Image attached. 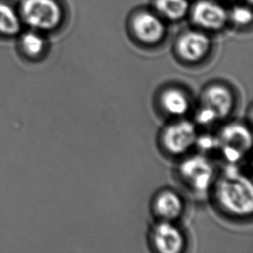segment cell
<instances>
[{"label":"cell","instance_id":"1","mask_svg":"<svg viewBox=\"0 0 253 253\" xmlns=\"http://www.w3.org/2000/svg\"><path fill=\"white\" fill-rule=\"evenodd\" d=\"M213 200L221 212L235 219H245L253 211L252 181L231 169L213 187Z\"/></svg>","mask_w":253,"mask_h":253},{"label":"cell","instance_id":"2","mask_svg":"<svg viewBox=\"0 0 253 253\" xmlns=\"http://www.w3.org/2000/svg\"><path fill=\"white\" fill-rule=\"evenodd\" d=\"M234 102L233 91L228 86L219 83L207 86L201 95L197 122L208 125L225 119L232 113Z\"/></svg>","mask_w":253,"mask_h":253},{"label":"cell","instance_id":"3","mask_svg":"<svg viewBox=\"0 0 253 253\" xmlns=\"http://www.w3.org/2000/svg\"><path fill=\"white\" fill-rule=\"evenodd\" d=\"M178 175L187 188L197 194L208 191L212 185L214 169L204 155L185 158L178 167Z\"/></svg>","mask_w":253,"mask_h":253},{"label":"cell","instance_id":"4","mask_svg":"<svg viewBox=\"0 0 253 253\" xmlns=\"http://www.w3.org/2000/svg\"><path fill=\"white\" fill-rule=\"evenodd\" d=\"M22 14L30 26L42 31L57 27L62 18V8L55 0H24Z\"/></svg>","mask_w":253,"mask_h":253},{"label":"cell","instance_id":"5","mask_svg":"<svg viewBox=\"0 0 253 253\" xmlns=\"http://www.w3.org/2000/svg\"><path fill=\"white\" fill-rule=\"evenodd\" d=\"M197 131L194 124L188 120H179L169 124L162 130L160 143L163 149L172 156L188 152L197 140Z\"/></svg>","mask_w":253,"mask_h":253},{"label":"cell","instance_id":"6","mask_svg":"<svg viewBox=\"0 0 253 253\" xmlns=\"http://www.w3.org/2000/svg\"><path fill=\"white\" fill-rule=\"evenodd\" d=\"M217 140L218 149L225 158L233 164L240 160L252 147L251 133L241 125L233 124L225 127Z\"/></svg>","mask_w":253,"mask_h":253},{"label":"cell","instance_id":"7","mask_svg":"<svg viewBox=\"0 0 253 253\" xmlns=\"http://www.w3.org/2000/svg\"><path fill=\"white\" fill-rule=\"evenodd\" d=\"M130 29L135 38L142 43L155 45L160 42L166 34V25L158 13L148 10L138 11L130 22Z\"/></svg>","mask_w":253,"mask_h":253},{"label":"cell","instance_id":"8","mask_svg":"<svg viewBox=\"0 0 253 253\" xmlns=\"http://www.w3.org/2000/svg\"><path fill=\"white\" fill-rule=\"evenodd\" d=\"M211 39L204 31H185L178 38L175 51L178 57L187 63H197L205 59L211 50Z\"/></svg>","mask_w":253,"mask_h":253},{"label":"cell","instance_id":"9","mask_svg":"<svg viewBox=\"0 0 253 253\" xmlns=\"http://www.w3.org/2000/svg\"><path fill=\"white\" fill-rule=\"evenodd\" d=\"M194 24L204 31H217L228 23V11L212 0H200L189 10Z\"/></svg>","mask_w":253,"mask_h":253},{"label":"cell","instance_id":"10","mask_svg":"<svg viewBox=\"0 0 253 253\" xmlns=\"http://www.w3.org/2000/svg\"><path fill=\"white\" fill-rule=\"evenodd\" d=\"M151 247L158 253H178L185 247V237L172 221L158 220L150 234Z\"/></svg>","mask_w":253,"mask_h":253},{"label":"cell","instance_id":"11","mask_svg":"<svg viewBox=\"0 0 253 253\" xmlns=\"http://www.w3.org/2000/svg\"><path fill=\"white\" fill-rule=\"evenodd\" d=\"M152 210L159 220L174 222L184 211V202L176 192L166 189L156 195Z\"/></svg>","mask_w":253,"mask_h":253},{"label":"cell","instance_id":"12","mask_svg":"<svg viewBox=\"0 0 253 253\" xmlns=\"http://www.w3.org/2000/svg\"><path fill=\"white\" fill-rule=\"evenodd\" d=\"M158 104L169 116L181 117L188 113L190 101L188 94L177 87H169L161 92Z\"/></svg>","mask_w":253,"mask_h":253},{"label":"cell","instance_id":"13","mask_svg":"<svg viewBox=\"0 0 253 253\" xmlns=\"http://www.w3.org/2000/svg\"><path fill=\"white\" fill-rule=\"evenodd\" d=\"M154 6L163 19L170 21L180 20L190 10L188 0H155Z\"/></svg>","mask_w":253,"mask_h":253},{"label":"cell","instance_id":"14","mask_svg":"<svg viewBox=\"0 0 253 253\" xmlns=\"http://www.w3.org/2000/svg\"><path fill=\"white\" fill-rule=\"evenodd\" d=\"M20 27L19 18L13 9L5 3H0V33L17 34Z\"/></svg>","mask_w":253,"mask_h":253},{"label":"cell","instance_id":"15","mask_svg":"<svg viewBox=\"0 0 253 253\" xmlns=\"http://www.w3.org/2000/svg\"><path fill=\"white\" fill-rule=\"evenodd\" d=\"M21 45L24 53L29 56H38L45 47L44 39L36 32H27L22 37Z\"/></svg>","mask_w":253,"mask_h":253},{"label":"cell","instance_id":"16","mask_svg":"<svg viewBox=\"0 0 253 253\" xmlns=\"http://www.w3.org/2000/svg\"><path fill=\"white\" fill-rule=\"evenodd\" d=\"M228 20L236 26L246 27L253 22V12L247 6L238 5L228 12Z\"/></svg>","mask_w":253,"mask_h":253},{"label":"cell","instance_id":"17","mask_svg":"<svg viewBox=\"0 0 253 253\" xmlns=\"http://www.w3.org/2000/svg\"><path fill=\"white\" fill-rule=\"evenodd\" d=\"M247 1H248V2H249V3H252V1H253V0H247Z\"/></svg>","mask_w":253,"mask_h":253},{"label":"cell","instance_id":"18","mask_svg":"<svg viewBox=\"0 0 253 253\" xmlns=\"http://www.w3.org/2000/svg\"><path fill=\"white\" fill-rule=\"evenodd\" d=\"M221 1H231V0H221Z\"/></svg>","mask_w":253,"mask_h":253}]
</instances>
